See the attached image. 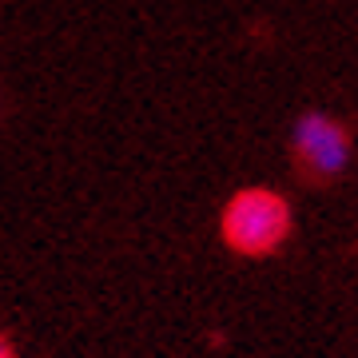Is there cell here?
Listing matches in <instances>:
<instances>
[{
    "instance_id": "6da1fadb",
    "label": "cell",
    "mask_w": 358,
    "mask_h": 358,
    "mask_svg": "<svg viewBox=\"0 0 358 358\" xmlns=\"http://www.w3.org/2000/svg\"><path fill=\"white\" fill-rule=\"evenodd\" d=\"M219 227H223V239H227L231 251H239V255H271L291 235V207H287V199L279 192L247 187V192L231 195Z\"/></svg>"
},
{
    "instance_id": "7a4b0ae2",
    "label": "cell",
    "mask_w": 358,
    "mask_h": 358,
    "mask_svg": "<svg viewBox=\"0 0 358 358\" xmlns=\"http://www.w3.org/2000/svg\"><path fill=\"white\" fill-rule=\"evenodd\" d=\"M291 143H294L299 164L307 167L310 176H319V179L343 176L346 167H350V152H355L350 131L327 112L299 115V120H294V131H291Z\"/></svg>"
},
{
    "instance_id": "3957f363",
    "label": "cell",
    "mask_w": 358,
    "mask_h": 358,
    "mask_svg": "<svg viewBox=\"0 0 358 358\" xmlns=\"http://www.w3.org/2000/svg\"><path fill=\"white\" fill-rule=\"evenodd\" d=\"M0 358H16V355H13V350H8L4 343H0Z\"/></svg>"
}]
</instances>
